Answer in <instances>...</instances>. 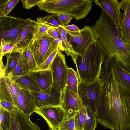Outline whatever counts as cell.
Instances as JSON below:
<instances>
[{
    "label": "cell",
    "mask_w": 130,
    "mask_h": 130,
    "mask_svg": "<svg viewBox=\"0 0 130 130\" xmlns=\"http://www.w3.org/2000/svg\"><path fill=\"white\" fill-rule=\"evenodd\" d=\"M36 83L41 91L49 92L53 87V78L50 69L30 71L26 74Z\"/></svg>",
    "instance_id": "cell-16"
},
{
    "label": "cell",
    "mask_w": 130,
    "mask_h": 130,
    "mask_svg": "<svg viewBox=\"0 0 130 130\" xmlns=\"http://www.w3.org/2000/svg\"><path fill=\"white\" fill-rule=\"evenodd\" d=\"M63 28L67 32L68 41L75 53L83 56L90 46L97 41L91 26H85L78 31H72Z\"/></svg>",
    "instance_id": "cell-8"
},
{
    "label": "cell",
    "mask_w": 130,
    "mask_h": 130,
    "mask_svg": "<svg viewBox=\"0 0 130 130\" xmlns=\"http://www.w3.org/2000/svg\"><path fill=\"white\" fill-rule=\"evenodd\" d=\"M62 27L58 28L61 34V40L59 47L60 50L64 51L68 56H71L74 53L72 46L68 42L67 38V32Z\"/></svg>",
    "instance_id": "cell-25"
},
{
    "label": "cell",
    "mask_w": 130,
    "mask_h": 130,
    "mask_svg": "<svg viewBox=\"0 0 130 130\" xmlns=\"http://www.w3.org/2000/svg\"><path fill=\"white\" fill-rule=\"evenodd\" d=\"M63 27L69 30L73 31H78L80 30L79 28L74 24L68 25Z\"/></svg>",
    "instance_id": "cell-41"
},
{
    "label": "cell",
    "mask_w": 130,
    "mask_h": 130,
    "mask_svg": "<svg viewBox=\"0 0 130 130\" xmlns=\"http://www.w3.org/2000/svg\"><path fill=\"white\" fill-rule=\"evenodd\" d=\"M35 112L45 119L51 130H57L66 116L61 105L37 107Z\"/></svg>",
    "instance_id": "cell-11"
},
{
    "label": "cell",
    "mask_w": 130,
    "mask_h": 130,
    "mask_svg": "<svg viewBox=\"0 0 130 130\" xmlns=\"http://www.w3.org/2000/svg\"><path fill=\"white\" fill-rule=\"evenodd\" d=\"M23 62L27 74L30 71L37 69L38 67L33 56L27 48L22 51Z\"/></svg>",
    "instance_id": "cell-22"
},
{
    "label": "cell",
    "mask_w": 130,
    "mask_h": 130,
    "mask_svg": "<svg viewBox=\"0 0 130 130\" xmlns=\"http://www.w3.org/2000/svg\"><path fill=\"white\" fill-rule=\"evenodd\" d=\"M100 77L103 84L96 115L97 123L112 130H130V115L111 71L102 70Z\"/></svg>",
    "instance_id": "cell-1"
},
{
    "label": "cell",
    "mask_w": 130,
    "mask_h": 130,
    "mask_svg": "<svg viewBox=\"0 0 130 130\" xmlns=\"http://www.w3.org/2000/svg\"><path fill=\"white\" fill-rule=\"evenodd\" d=\"M31 92L35 98L37 107L61 105V92L58 91L53 87L48 92L42 91Z\"/></svg>",
    "instance_id": "cell-15"
},
{
    "label": "cell",
    "mask_w": 130,
    "mask_h": 130,
    "mask_svg": "<svg viewBox=\"0 0 130 130\" xmlns=\"http://www.w3.org/2000/svg\"><path fill=\"white\" fill-rule=\"evenodd\" d=\"M0 105L10 112L14 111L17 107L5 101L0 102Z\"/></svg>",
    "instance_id": "cell-40"
},
{
    "label": "cell",
    "mask_w": 130,
    "mask_h": 130,
    "mask_svg": "<svg viewBox=\"0 0 130 130\" xmlns=\"http://www.w3.org/2000/svg\"><path fill=\"white\" fill-rule=\"evenodd\" d=\"M79 81L77 72L72 68L68 67L66 87L73 92L78 94Z\"/></svg>",
    "instance_id": "cell-24"
},
{
    "label": "cell",
    "mask_w": 130,
    "mask_h": 130,
    "mask_svg": "<svg viewBox=\"0 0 130 130\" xmlns=\"http://www.w3.org/2000/svg\"><path fill=\"white\" fill-rule=\"evenodd\" d=\"M37 107L35 98L31 92L21 89L18 98L17 108L28 117L35 112Z\"/></svg>",
    "instance_id": "cell-18"
},
{
    "label": "cell",
    "mask_w": 130,
    "mask_h": 130,
    "mask_svg": "<svg viewBox=\"0 0 130 130\" xmlns=\"http://www.w3.org/2000/svg\"><path fill=\"white\" fill-rule=\"evenodd\" d=\"M91 27L106 54L114 56L130 72V55L121 38L120 31L108 14L102 10L99 19Z\"/></svg>",
    "instance_id": "cell-2"
},
{
    "label": "cell",
    "mask_w": 130,
    "mask_h": 130,
    "mask_svg": "<svg viewBox=\"0 0 130 130\" xmlns=\"http://www.w3.org/2000/svg\"><path fill=\"white\" fill-rule=\"evenodd\" d=\"M22 51H14L5 55L6 57V63L5 72L7 76L9 75L13 70L18 61Z\"/></svg>",
    "instance_id": "cell-23"
},
{
    "label": "cell",
    "mask_w": 130,
    "mask_h": 130,
    "mask_svg": "<svg viewBox=\"0 0 130 130\" xmlns=\"http://www.w3.org/2000/svg\"><path fill=\"white\" fill-rule=\"evenodd\" d=\"M36 21L32 20L22 30L14 42L15 47L13 51H22L27 48L34 38Z\"/></svg>",
    "instance_id": "cell-20"
},
{
    "label": "cell",
    "mask_w": 130,
    "mask_h": 130,
    "mask_svg": "<svg viewBox=\"0 0 130 130\" xmlns=\"http://www.w3.org/2000/svg\"><path fill=\"white\" fill-rule=\"evenodd\" d=\"M10 113L11 120L9 130H41L39 126L31 121L30 117L17 108Z\"/></svg>",
    "instance_id": "cell-14"
},
{
    "label": "cell",
    "mask_w": 130,
    "mask_h": 130,
    "mask_svg": "<svg viewBox=\"0 0 130 130\" xmlns=\"http://www.w3.org/2000/svg\"><path fill=\"white\" fill-rule=\"evenodd\" d=\"M32 20L12 16L0 18V46L7 43L14 42L20 32Z\"/></svg>",
    "instance_id": "cell-6"
},
{
    "label": "cell",
    "mask_w": 130,
    "mask_h": 130,
    "mask_svg": "<svg viewBox=\"0 0 130 130\" xmlns=\"http://www.w3.org/2000/svg\"><path fill=\"white\" fill-rule=\"evenodd\" d=\"M59 48L55 50L37 70H44L50 69V66Z\"/></svg>",
    "instance_id": "cell-35"
},
{
    "label": "cell",
    "mask_w": 130,
    "mask_h": 130,
    "mask_svg": "<svg viewBox=\"0 0 130 130\" xmlns=\"http://www.w3.org/2000/svg\"><path fill=\"white\" fill-rule=\"evenodd\" d=\"M92 2L101 7L108 14L120 32L122 13L121 11L120 2L117 0H94Z\"/></svg>",
    "instance_id": "cell-13"
},
{
    "label": "cell",
    "mask_w": 130,
    "mask_h": 130,
    "mask_svg": "<svg viewBox=\"0 0 130 130\" xmlns=\"http://www.w3.org/2000/svg\"><path fill=\"white\" fill-rule=\"evenodd\" d=\"M57 130H76L74 117L64 120Z\"/></svg>",
    "instance_id": "cell-34"
},
{
    "label": "cell",
    "mask_w": 130,
    "mask_h": 130,
    "mask_svg": "<svg viewBox=\"0 0 130 130\" xmlns=\"http://www.w3.org/2000/svg\"><path fill=\"white\" fill-rule=\"evenodd\" d=\"M36 21L42 23L51 28L63 26L59 20L57 14H52L43 17H38Z\"/></svg>",
    "instance_id": "cell-26"
},
{
    "label": "cell",
    "mask_w": 130,
    "mask_h": 130,
    "mask_svg": "<svg viewBox=\"0 0 130 130\" xmlns=\"http://www.w3.org/2000/svg\"><path fill=\"white\" fill-rule=\"evenodd\" d=\"M27 74L25 70L23 62L22 51L15 67L10 74V77H18Z\"/></svg>",
    "instance_id": "cell-32"
},
{
    "label": "cell",
    "mask_w": 130,
    "mask_h": 130,
    "mask_svg": "<svg viewBox=\"0 0 130 130\" xmlns=\"http://www.w3.org/2000/svg\"><path fill=\"white\" fill-rule=\"evenodd\" d=\"M106 55L97 40L83 56L74 53L71 56L76 67L79 81L90 82L99 78Z\"/></svg>",
    "instance_id": "cell-3"
},
{
    "label": "cell",
    "mask_w": 130,
    "mask_h": 130,
    "mask_svg": "<svg viewBox=\"0 0 130 130\" xmlns=\"http://www.w3.org/2000/svg\"><path fill=\"white\" fill-rule=\"evenodd\" d=\"M10 113L0 105V128L9 130L10 125Z\"/></svg>",
    "instance_id": "cell-29"
},
{
    "label": "cell",
    "mask_w": 130,
    "mask_h": 130,
    "mask_svg": "<svg viewBox=\"0 0 130 130\" xmlns=\"http://www.w3.org/2000/svg\"><path fill=\"white\" fill-rule=\"evenodd\" d=\"M117 84L120 95L125 104L130 116V89L122 85Z\"/></svg>",
    "instance_id": "cell-31"
},
{
    "label": "cell",
    "mask_w": 130,
    "mask_h": 130,
    "mask_svg": "<svg viewBox=\"0 0 130 130\" xmlns=\"http://www.w3.org/2000/svg\"><path fill=\"white\" fill-rule=\"evenodd\" d=\"M64 55L60 49L51 66L53 78V87L62 92L66 87L67 76V66Z\"/></svg>",
    "instance_id": "cell-10"
},
{
    "label": "cell",
    "mask_w": 130,
    "mask_h": 130,
    "mask_svg": "<svg viewBox=\"0 0 130 130\" xmlns=\"http://www.w3.org/2000/svg\"><path fill=\"white\" fill-rule=\"evenodd\" d=\"M84 130L83 129V130Z\"/></svg>",
    "instance_id": "cell-44"
},
{
    "label": "cell",
    "mask_w": 130,
    "mask_h": 130,
    "mask_svg": "<svg viewBox=\"0 0 130 130\" xmlns=\"http://www.w3.org/2000/svg\"><path fill=\"white\" fill-rule=\"evenodd\" d=\"M43 0H21L23 7L25 9H28L38 5Z\"/></svg>",
    "instance_id": "cell-37"
},
{
    "label": "cell",
    "mask_w": 130,
    "mask_h": 130,
    "mask_svg": "<svg viewBox=\"0 0 130 130\" xmlns=\"http://www.w3.org/2000/svg\"><path fill=\"white\" fill-rule=\"evenodd\" d=\"M111 74L117 84L130 89V72L116 59L114 56H110Z\"/></svg>",
    "instance_id": "cell-17"
},
{
    "label": "cell",
    "mask_w": 130,
    "mask_h": 130,
    "mask_svg": "<svg viewBox=\"0 0 130 130\" xmlns=\"http://www.w3.org/2000/svg\"><path fill=\"white\" fill-rule=\"evenodd\" d=\"M19 0H0V18L9 14Z\"/></svg>",
    "instance_id": "cell-28"
},
{
    "label": "cell",
    "mask_w": 130,
    "mask_h": 130,
    "mask_svg": "<svg viewBox=\"0 0 130 130\" xmlns=\"http://www.w3.org/2000/svg\"><path fill=\"white\" fill-rule=\"evenodd\" d=\"M83 105L82 108L74 117L76 130L83 129L86 116V106Z\"/></svg>",
    "instance_id": "cell-30"
},
{
    "label": "cell",
    "mask_w": 130,
    "mask_h": 130,
    "mask_svg": "<svg viewBox=\"0 0 130 130\" xmlns=\"http://www.w3.org/2000/svg\"><path fill=\"white\" fill-rule=\"evenodd\" d=\"M57 14L59 21L63 26L68 25L72 19L74 18L70 15L64 14Z\"/></svg>",
    "instance_id": "cell-38"
},
{
    "label": "cell",
    "mask_w": 130,
    "mask_h": 130,
    "mask_svg": "<svg viewBox=\"0 0 130 130\" xmlns=\"http://www.w3.org/2000/svg\"><path fill=\"white\" fill-rule=\"evenodd\" d=\"M90 0H43L38 5L39 9L49 13L64 14L78 20L86 17L91 11Z\"/></svg>",
    "instance_id": "cell-4"
},
{
    "label": "cell",
    "mask_w": 130,
    "mask_h": 130,
    "mask_svg": "<svg viewBox=\"0 0 130 130\" xmlns=\"http://www.w3.org/2000/svg\"><path fill=\"white\" fill-rule=\"evenodd\" d=\"M59 47L56 40L47 34L34 38L28 48L32 54L38 68Z\"/></svg>",
    "instance_id": "cell-5"
},
{
    "label": "cell",
    "mask_w": 130,
    "mask_h": 130,
    "mask_svg": "<svg viewBox=\"0 0 130 130\" xmlns=\"http://www.w3.org/2000/svg\"><path fill=\"white\" fill-rule=\"evenodd\" d=\"M10 77L21 89L33 92L41 91L35 82L26 75Z\"/></svg>",
    "instance_id": "cell-21"
},
{
    "label": "cell",
    "mask_w": 130,
    "mask_h": 130,
    "mask_svg": "<svg viewBox=\"0 0 130 130\" xmlns=\"http://www.w3.org/2000/svg\"><path fill=\"white\" fill-rule=\"evenodd\" d=\"M60 105L66 112V120L74 117L83 105L78 94L66 87L61 92Z\"/></svg>",
    "instance_id": "cell-12"
},
{
    "label": "cell",
    "mask_w": 130,
    "mask_h": 130,
    "mask_svg": "<svg viewBox=\"0 0 130 130\" xmlns=\"http://www.w3.org/2000/svg\"><path fill=\"white\" fill-rule=\"evenodd\" d=\"M36 22L34 28V38L42 35L47 34L48 30L51 28L42 23Z\"/></svg>",
    "instance_id": "cell-33"
},
{
    "label": "cell",
    "mask_w": 130,
    "mask_h": 130,
    "mask_svg": "<svg viewBox=\"0 0 130 130\" xmlns=\"http://www.w3.org/2000/svg\"><path fill=\"white\" fill-rule=\"evenodd\" d=\"M0 130H2L1 128H0Z\"/></svg>",
    "instance_id": "cell-43"
},
{
    "label": "cell",
    "mask_w": 130,
    "mask_h": 130,
    "mask_svg": "<svg viewBox=\"0 0 130 130\" xmlns=\"http://www.w3.org/2000/svg\"><path fill=\"white\" fill-rule=\"evenodd\" d=\"M47 34L56 40L61 38V34L58 28L50 29L48 31Z\"/></svg>",
    "instance_id": "cell-39"
},
{
    "label": "cell",
    "mask_w": 130,
    "mask_h": 130,
    "mask_svg": "<svg viewBox=\"0 0 130 130\" xmlns=\"http://www.w3.org/2000/svg\"><path fill=\"white\" fill-rule=\"evenodd\" d=\"M97 123L95 115L88 107L86 106V116L83 130H95Z\"/></svg>",
    "instance_id": "cell-27"
},
{
    "label": "cell",
    "mask_w": 130,
    "mask_h": 130,
    "mask_svg": "<svg viewBox=\"0 0 130 130\" xmlns=\"http://www.w3.org/2000/svg\"><path fill=\"white\" fill-rule=\"evenodd\" d=\"M103 84V81L100 77L92 82L79 81L78 85V94L83 104L88 107L95 116Z\"/></svg>",
    "instance_id": "cell-7"
},
{
    "label": "cell",
    "mask_w": 130,
    "mask_h": 130,
    "mask_svg": "<svg viewBox=\"0 0 130 130\" xmlns=\"http://www.w3.org/2000/svg\"><path fill=\"white\" fill-rule=\"evenodd\" d=\"M15 47L14 42L6 43L0 46V58H3L6 54L13 51Z\"/></svg>",
    "instance_id": "cell-36"
},
{
    "label": "cell",
    "mask_w": 130,
    "mask_h": 130,
    "mask_svg": "<svg viewBox=\"0 0 130 130\" xmlns=\"http://www.w3.org/2000/svg\"><path fill=\"white\" fill-rule=\"evenodd\" d=\"M3 58L0 62V102L6 101L17 108V102L21 88L5 72Z\"/></svg>",
    "instance_id": "cell-9"
},
{
    "label": "cell",
    "mask_w": 130,
    "mask_h": 130,
    "mask_svg": "<svg viewBox=\"0 0 130 130\" xmlns=\"http://www.w3.org/2000/svg\"><path fill=\"white\" fill-rule=\"evenodd\" d=\"M127 51L130 55V43L125 44Z\"/></svg>",
    "instance_id": "cell-42"
},
{
    "label": "cell",
    "mask_w": 130,
    "mask_h": 130,
    "mask_svg": "<svg viewBox=\"0 0 130 130\" xmlns=\"http://www.w3.org/2000/svg\"><path fill=\"white\" fill-rule=\"evenodd\" d=\"M122 11L120 23L121 38L125 44L130 43V0L120 2Z\"/></svg>",
    "instance_id": "cell-19"
}]
</instances>
